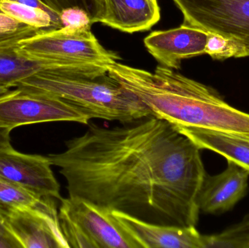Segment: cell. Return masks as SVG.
Returning <instances> with one entry per match:
<instances>
[{
  "label": "cell",
  "mask_w": 249,
  "mask_h": 248,
  "mask_svg": "<svg viewBox=\"0 0 249 248\" xmlns=\"http://www.w3.org/2000/svg\"><path fill=\"white\" fill-rule=\"evenodd\" d=\"M204 248H249V232L229 227L219 234L203 235Z\"/></svg>",
  "instance_id": "ffe728a7"
},
{
  "label": "cell",
  "mask_w": 249,
  "mask_h": 248,
  "mask_svg": "<svg viewBox=\"0 0 249 248\" xmlns=\"http://www.w3.org/2000/svg\"><path fill=\"white\" fill-rule=\"evenodd\" d=\"M4 219L7 230L21 248H70L53 198L39 206L4 209Z\"/></svg>",
  "instance_id": "ba28073f"
},
{
  "label": "cell",
  "mask_w": 249,
  "mask_h": 248,
  "mask_svg": "<svg viewBox=\"0 0 249 248\" xmlns=\"http://www.w3.org/2000/svg\"><path fill=\"white\" fill-rule=\"evenodd\" d=\"M90 118L64 100L49 95L15 88L0 99V128L49 122H73L89 125Z\"/></svg>",
  "instance_id": "52a82bcc"
},
{
  "label": "cell",
  "mask_w": 249,
  "mask_h": 248,
  "mask_svg": "<svg viewBox=\"0 0 249 248\" xmlns=\"http://www.w3.org/2000/svg\"><path fill=\"white\" fill-rule=\"evenodd\" d=\"M115 216L133 234L143 248H204L203 235L196 227L151 224L113 211Z\"/></svg>",
  "instance_id": "7c38bea8"
},
{
  "label": "cell",
  "mask_w": 249,
  "mask_h": 248,
  "mask_svg": "<svg viewBox=\"0 0 249 248\" xmlns=\"http://www.w3.org/2000/svg\"><path fill=\"white\" fill-rule=\"evenodd\" d=\"M59 16L63 27L90 29L92 25L89 15L78 7L64 9L59 13Z\"/></svg>",
  "instance_id": "7402d4cb"
},
{
  "label": "cell",
  "mask_w": 249,
  "mask_h": 248,
  "mask_svg": "<svg viewBox=\"0 0 249 248\" xmlns=\"http://www.w3.org/2000/svg\"><path fill=\"white\" fill-rule=\"evenodd\" d=\"M51 9L59 14L69 7L83 9L89 15L91 24L96 23L102 8V0H42Z\"/></svg>",
  "instance_id": "44dd1931"
},
{
  "label": "cell",
  "mask_w": 249,
  "mask_h": 248,
  "mask_svg": "<svg viewBox=\"0 0 249 248\" xmlns=\"http://www.w3.org/2000/svg\"><path fill=\"white\" fill-rule=\"evenodd\" d=\"M15 88L58 98L90 119L126 123L152 116L137 96L123 87L108 72L93 77L43 69L22 80Z\"/></svg>",
  "instance_id": "3957f363"
},
{
  "label": "cell",
  "mask_w": 249,
  "mask_h": 248,
  "mask_svg": "<svg viewBox=\"0 0 249 248\" xmlns=\"http://www.w3.org/2000/svg\"><path fill=\"white\" fill-rule=\"evenodd\" d=\"M48 199L0 178V207L4 209L39 206Z\"/></svg>",
  "instance_id": "e0dca14e"
},
{
  "label": "cell",
  "mask_w": 249,
  "mask_h": 248,
  "mask_svg": "<svg viewBox=\"0 0 249 248\" xmlns=\"http://www.w3.org/2000/svg\"><path fill=\"white\" fill-rule=\"evenodd\" d=\"M0 248H20V246L13 240L0 234Z\"/></svg>",
  "instance_id": "cb8c5ba5"
},
{
  "label": "cell",
  "mask_w": 249,
  "mask_h": 248,
  "mask_svg": "<svg viewBox=\"0 0 249 248\" xmlns=\"http://www.w3.org/2000/svg\"><path fill=\"white\" fill-rule=\"evenodd\" d=\"M15 88H10V87H1L0 86V99L6 97L11 94L14 91Z\"/></svg>",
  "instance_id": "484cf974"
},
{
  "label": "cell",
  "mask_w": 249,
  "mask_h": 248,
  "mask_svg": "<svg viewBox=\"0 0 249 248\" xmlns=\"http://www.w3.org/2000/svg\"><path fill=\"white\" fill-rule=\"evenodd\" d=\"M121 126L89 125L49 154L79 197L151 224L196 227L197 198L206 175L200 149L154 116Z\"/></svg>",
  "instance_id": "6da1fadb"
},
{
  "label": "cell",
  "mask_w": 249,
  "mask_h": 248,
  "mask_svg": "<svg viewBox=\"0 0 249 248\" xmlns=\"http://www.w3.org/2000/svg\"><path fill=\"white\" fill-rule=\"evenodd\" d=\"M177 130L191 140L200 150L214 151L249 171V137L201 128Z\"/></svg>",
  "instance_id": "5bb4252c"
},
{
  "label": "cell",
  "mask_w": 249,
  "mask_h": 248,
  "mask_svg": "<svg viewBox=\"0 0 249 248\" xmlns=\"http://www.w3.org/2000/svg\"><path fill=\"white\" fill-rule=\"evenodd\" d=\"M39 31L19 23L0 10V46L18 44Z\"/></svg>",
  "instance_id": "d6986e66"
},
{
  "label": "cell",
  "mask_w": 249,
  "mask_h": 248,
  "mask_svg": "<svg viewBox=\"0 0 249 248\" xmlns=\"http://www.w3.org/2000/svg\"><path fill=\"white\" fill-rule=\"evenodd\" d=\"M235 230H240V231L249 232V214L247 215L241 222L238 224L232 226Z\"/></svg>",
  "instance_id": "d4e9b609"
},
{
  "label": "cell",
  "mask_w": 249,
  "mask_h": 248,
  "mask_svg": "<svg viewBox=\"0 0 249 248\" xmlns=\"http://www.w3.org/2000/svg\"><path fill=\"white\" fill-rule=\"evenodd\" d=\"M58 218L70 248H143L112 210L83 198H62Z\"/></svg>",
  "instance_id": "277c9868"
},
{
  "label": "cell",
  "mask_w": 249,
  "mask_h": 248,
  "mask_svg": "<svg viewBox=\"0 0 249 248\" xmlns=\"http://www.w3.org/2000/svg\"><path fill=\"white\" fill-rule=\"evenodd\" d=\"M108 74L137 96L152 116L176 129L196 128L249 138V114L227 103L214 89L160 65L153 73L115 62Z\"/></svg>",
  "instance_id": "7a4b0ae2"
},
{
  "label": "cell",
  "mask_w": 249,
  "mask_h": 248,
  "mask_svg": "<svg viewBox=\"0 0 249 248\" xmlns=\"http://www.w3.org/2000/svg\"><path fill=\"white\" fill-rule=\"evenodd\" d=\"M0 234L7 237V238L10 239V240H13V241L16 242V243L20 246V245L18 243V242L12 237L11 234H10L8 230H7V227H6L5 219H4V208H1V207H0ZM20 248H21L20 246Z\"/></svg>",
  "instance_id": "603a6c76"
},
{
  "label": "cell",
  "mask_w": 249,
  "mask_h": 248,
  "mask_svg": "<svg viewBox=\"0 0 249 248\" xmlns=\"http://www.w3.org/2000/svg\"><path fill=\"white\" fill-rule=\"evenodd\" d=\"M18 44L0 46V86L15 88L18 83L45 69L42 61L29 59L20 55Z\"/></svg>",
  "instance_id": "9a60e30c"
},
{
  "label": "cell",
  "mask_w": 249,
  "mask_h": 248,
  "mask_svg": "<svg viewBox=\"0 0 249 248\" xmlns=\"http://www.w3.org/2000/svg\"><path fill=\"white\" fill-rule=\"evenodd\" d=\"M158 0H102L96 23L126 33L145 32L160 20Z\"/></svg>",
  "instance_id": "4fadbf2b"
},
{
  "label": "cell",
  "mask_w": 249,
  "mask_h": 248,
  "mask_svg": "<svg viewBox=\"0 0 249 248\" xmlns=\"http://www.w3.org/2000/svg\"><path fill=\"white\" fill-rule=\"evenodd\" d=\"M48 157L16 151L11 144L0 147V178L41 198L59 199L60 185Z\"/></svg>",
  "instance_id": "9c48e42d"
},
{
  "label": "cell",
  "mask_w": 249,
  "mask_h": 248,
  "mask_svg": "<svg viewBox=\"0 0 249 248\" xmlns=\"http://www.w3.org/2000/svg\"><path fill=\"white\" fill-rule=\"evenodd\" d=\"M249 179V171L231 160L219 174L206 173L197 195L199 210L212 215L231 211L247 195Z\"/></svg>",
  "instance_id": "8fae6325"
},
{
  "label": "cell",
  "mask_w": 249,
  "mask_h": 248,
  "mask_svg": "<svg viewBox=\"0 0 249 248\" xmlns=\"http://www.w3.org/2000/svg\"><path fill=\"white\" fill-rule=\"evenodd\" d=\"M0 10L19 23L37 30L55 29L51 15L42 9L31 7L13 0H0Z\"/></svg>",
  "instance_id": "2e32d148"
},
{
  "label": "cell",
  "mask_w": 249,
  "mask_h": 248,
  "mask_svg": "<svg viewBox=\"0 0 249 248\" xmlns=\"http://www.w3.org/2000/svg\"><path fill=\"white\" fill-rule=\"evenodd\" d=\"M16 50L29 59L58 64L112 65L118 54L105 49L90 29L62 27L41 30L21 39Z\"/></svg>",
  "instance_id": "5b68a950"
},
{
  "label": "cell",
  "mask_w": 249,
  "mask_h": 248,
  "mask_svg": "<svg viewBox=\"0 0 249 248\" xmlns=\"http://www.w3.org/2000/svg\"><path fill=\"white\" fill-rule=\"evenodd\" d=\"M184 24L241 42L249 56V0H173Z\"/></svg>",
  "instance_id": "8992f818"
},
{
  "label": "cell",
  "mask_w": 249,
  "mask_h": 248,
  "mask_svg": "<svg viewBox=\"0 0 249 248\" xmlns=\"http://www.w3.org/2000/svg\"><path fill=\"white\" fill-rule=\"evenodd\" d=\"M205 54L217 61L249 57L247 48L241 42L216 33H208Z\"/></svg>",
  "instance_id": "ac0fdd59"
},
{
  "label": "cell",
  "mask_w": 249,
  "mask_h": 248,
  "mask_svg": "<svg viewBox=\"0 0 249 248\" xmlns=\"http://www.w3.org/2000/svg\"><path fill=\"white\" fill-rule=\"evenodd\" d=\"M207 38V32L183 23L174 29L152 32L143 43L161 66L178 69L182 60L205 54Z\"/></svg>",
  "instance_id": "30bf717a"
}]
</instances>
